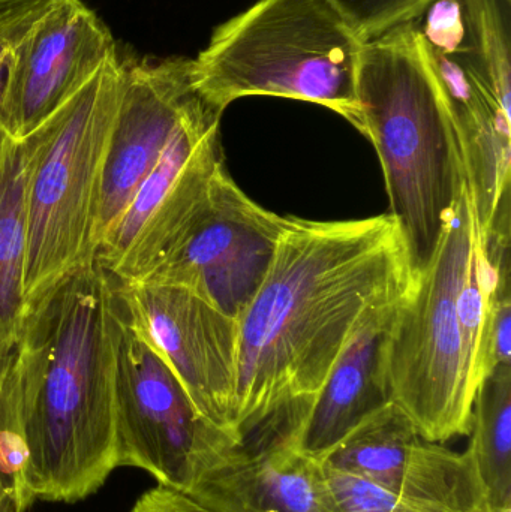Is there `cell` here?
Instances as JSON below:
<instances>
[{"label": "cell", "instance_id": "obj_1", "mask_svg": "<svg viewBox=\"0 0 511 512\" xmlns=\"http://www.w3.org/2000/svg\"><path fill=\"white\" fill-rule=\"evenodd\" d=\"M413 282L387 215L318 222L288 216L260 288L239 319V436L294 397L317 396L372 310Z\"/></svg>", "mask_w": 511, "mask_h": 512}, {"label": "cell", "instance_id": "obj_2", "mask_svg": "<svg viewBox=\"0 0 511 512\" xmlns=\"http://www.w3.org/2000/svg\"><path fill=\"white\" fill-rule=\"evenodd\" d=\"M119 283L98 264L63 277L27 313L11 355L35 501L75 504L117 469Z\"/></svg>", "mask_w": 511, "mask_h": 512}, {"label": "cell", "instance_id": "obj_3", "mask_svg": "<svg viewBox=\"0 0 511 512\" xmlns=\"http://www.w3.org/2000/svg\"><path fill=\"white\" fill-rule=\"evenodd\" d=\"M362 135L375 147L414 277L468 189L464 153L434 51L417 23L365 42L357 77Z\"/></svg>", "mask_w": 511, "mask_h": 512}, {"label": "cell", "instance_id": "obj_4", "mask_svg": "<svg viewBox=\"0 0 511 512\" xmlns=\"http://www.w3.org/2000/svg\"><path fill=\"white\" fill-rule=\"evenodd\" d=\"M363 45L329 0H257L215 27L192 59V84L222 113L237 99L276 96L329 108L362 134Z\"/></svg>", "mask_w": 511, "mask_h": 512}, {"label": "cell", "instance_id": "obj_5", "mask_svg": "<svg viewBox=\"0 0 511 512\" xmlns=\"http://www.w3.org/2000/svg\"><path fill=\"white\" fill-rule=\"evenodd\" d=\"M479 240L470 192L453 207L429 264L393 309L384 343L387 394L426 441L468 436L479 382L465 346L458 295Z\"/></svg>", "mask_w": 511, "mask_h": 512}, {"label": "cell", "instance_id": "obj_6", "mask_svg": "<svg viewBox=\"0 0 511 512\" xmlns=\"http://www.w3.org/2000/svg\"><path fill=\"white\" fill-rule=\"evenodd\" d=\"M120 92L117 50L50 119L24 137L29 147L24 276L29 310L63 277L95 262L96 200Z\"/></svg>", "mask_w": 511, "mask_h": 512}, {"label": "cell", "instance_id": "obj_7", "mask_svg": "<svg viewBox=\"0 0 511 512\" xmlns=\"http://www.w3.org/2000/svg\"><path fill=\"white\" fill-rule=\"evenodd\" d=\"M114 433L117 468L141 469L158 486L183 495L222 450L237 442L198 414L167 361L129 321L123 306Z\"/></svg>", "mask_w": 511, "mask_h": 512}, {"label": "cell", "instance_id": "obj_8", "mask_svg": "<svg viewBox=\"0 0 511 512\" xmlns=\"http://www.w3.org/2000/svg\"><path fill=\"white\" fill-rule=\"evenodd\" d=\"M222 114L195 96L158 164L96 249L95 262L120 285L141 282L206 206L224 165Z\"/></svg>", "mask_w": 511, "mask_h": 512}, {"label": "cell", "instance_id": "obj_9", "mask_svg": "<svg viewBox=\"0 0 511 512\" xmlns=\"http://www.w3.org/2000/svg\"><path fill=\"white\" fill-rule=\"evenodd\" d=\"M288 216L252 201L216 171L209 200L176 245L141 282L179 286L239 321L275 255Z\"/></svg>", "mask_w": 511, "mask_h": 512}, {"label": "cell", "instance_id": "obj_10", "mask_svg": "<svg viewBox=\"0 0 511 512\" xmlns=\"http://www.w3.org/2000/svg\"><path fill=\"white\" fill-rule=\"evenodd\" d=\"M314 400L296 397L273 409L222 450L185 495L212 512H342L323 460L300 448Z\"/></svg>", "mask_w": 511, "mask_h": 512}, {"label": "cell", "instance_id": "obj_11", "mask_svg": "<svg viewBox=\"0 0 511 512\" xmlns=\"http://www.w3.org/2000/svg\"><path fill=\"white\" fill-rule=\"evenodd\" d=\"M129 321L162 355L213 426L234 433L239 381V321L179 286L120 285Z\"/></svg>", "mask_w": 511, "mask_h": 512}, {"label": "cell", "instance_id": "obj_12", "mask_svg": "<svg viewBox=\"0 0 511 512\" xmlns=\"http://www.w3.org/2000/svg\"><path fill=\"white\" fill-rule=\"evenodd\" d=\"M122 92L108 138L96 200L93 246L113 230L167 149L195 96L192 59L140 57L120 51Z\"/></svg>", "mask_w": 511, "mask_h": 512}, {"label": "cell", "instance_id": "obj_13", "mask_svg": "<svg viewBox=\"0 0 511 512\" xmlns=\"http://www.w3.org/2000/svg\"><path fill=\"white\" fill-rule=\"evenodd\" d=\"M110 29L83 0H51L18 42L0 98V128L27 137L117 53Z\"/></svg>", "mask_w": 511, "mask_h": 512}, {"label": "cell", "instance_id": "obj_14", "mask_svg": "<svg viewBox=\"0 0 511 512\" xmlns=\"http://www.w3.org/2000/svg\"><path fill=\"white\" fill-rule=\"evenodd\" d=\"M324 462L404 498L456 512H494L473 454L426 441L392 402L351 430Z\"/></svg>", "mask_w": 511, "mask_h": 512}, {"label": "cell", "instance_id": "obj_15", "mask_svg": "<svg viewBox=\"0 0 511 512\" xmlns=\"http://www.w3.org/2000/svg\"><path fill=\"white\" fill-rule=\"evenodd\" d=\"M398 301L372 310L315 396L300 441L309 456L324 462L351 430L390 402L384 343Z\"/></svg>", "mask_w": 511, "mask_h": 512}, {"label": "cell", "instance_id": "obj_16", "mask_svg": "<svg viewBox=\"0 0 511 512\" xmlns=\"http://www.w3.org/2000/svg\"><path fill=\"white\" fill-rule=\"evenodd\" d=\"M29 147L0 128V358L17 348L26 322Z\"/></svg>", "mask_w": 511, "mask_h": 512}, {"label": "cell", "instance_id": "obj_17", "mask_svg": "<svg viewBox=\"0 0 511 512\" xmlns=\"http://www.w3.org/2000/svg\"><path fill=\"white\" fill-rule=\"evenodd\" d=\"M470 445L492 510H511V364L480 384L471 415Z\"/></svg>", "mask_w": 511, "mask_h": 512}, {"label": "cell", "instance_id": "obj_18", "mask_svg": "<svg viewBox=\"0 0 511 512\" xmlns=\"http://www.w3.org/2000/svg\"><path fill=\"white\" fill-rule=\"evenodd\" d=\"M330 492L342 512H456L441 505L404 498L371 481L324 462Z\"/></svg>", "mask_w": 511, "mask_h": 512}, {"label": "cell", "instance_id": "obj_19", "mask_svg": "<svg viewBox=\"0 0 511 512\" xmlns=\"http://www.w3.org/2000/svg\"><path fill=\"white\" fill-rule=\"evenodd\" d=\"M363 42L417 23L437 0H329Z\"/></svg>", "mask_w": 511, "mask_h": 512}, {"label": "cell", "instance_id": "obj_20", "mask_svg": "<svg viewBox=\"0 0 511 512\" xmlns=\"http://www.w3.org/2000/svg\"><path fill=\"white\" fill-rule=\"evenodd\" d=\"M50 3L51 0H0V98L15 47Z\"/></svg>", "mask_w": 511, "mask_h": 512}, {"label": "cell", "instance_id": "obj_21", "mask_svg": "<svg viewBox=\"0 0 511 512\" xmlns=\"http://www.w3.org/2000/svg\"><path fill=\"white\" fill-rule=\"evenodd\" d=\"M131 512H212L201 507L197 502L192 501L183 493L174 492V490L165 489V487H155L144 493L135 502Z\"/></svg>", "mask_w": 511, "mask_h": 512}, {"label": "cell", "instance_id": "obj_22", "mask_svg": "<svg viewBox=\"0 0 511 512\" xmlns=\"http://www.w3.org/2000/svg\"><path fill=\"white\" fill-rule=\"evenodd\" d=\"M8 357L0 358V391H2L3 378H5L6 367H8ZM0 512H24L21 510L20 505L15 502V499L6 492L3 487L2 480H0Z\"/></svg>", "mask_w": 511, "mask_h": 512}, {"label": "cell", "instance_id": "obj_23", "mask_svg": "<svg viewBox=\"0 0 511 512\" xmlns=\"http://www.w3.org/2000/svg\"><path fill=\"white\" fill-rule=\"evenodd\" d=\"M510 2H511V0H510Z\"/></svg>", "mask_w": 511, "mask_h": 512}]
</instances>
